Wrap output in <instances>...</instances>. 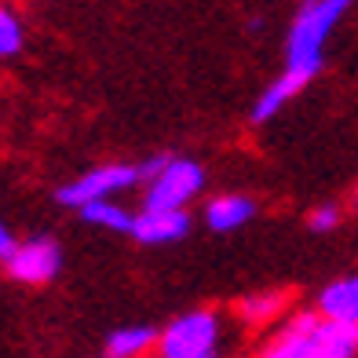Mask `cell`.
Listing matches in <instances>:
<instances>
[{"instance_id": "obj_2", "label": "cell", "mask_w": 358, "mask_h": 358, "mask_svg": "<svg viewBox=\"0 0 358 358\" xmlns=\"http://www.w3.org/2000/svg\"><path fill=\"white\" fill-rule=\"evenodd\" d=\"M227 322L216 307H194L161 329L157 358H223Z\"/></svg>"}, {"instance_id": "obj_1", "label": "cell", "mask_w": 358, "mask_h": 358, "mask_svg": "<svg viewBox=\"0 0 358 358\" xmlns=\"http://www.w3.org/2000/svg\"><path fill=\"white\" fill-rule=\"evenodd\" d=\"M344 11L348 0H307V4H300L285 34V70L315 80L325 66V41L333 37Z\"/></svg>"}, {"instance_id": "obj_8", "label": "cell", "mask_w": 358, "mask_h": 358, "mask_svg": "<svg viewBox=\"0 0 358 358\" xmlns=\"http://www.w3.org/2000/svg\"><path fill=\"white\" fill-rule=\"evenodd\" d=\"M190 234V216L187 213H136V231L132 238L139 245H176Z\"/></svg>"}, {"instance_id": "obj_12", "label": "cell", "mask_w": 358, "mask_h": 358, "mask_svg": "<svg viewBox=\"0 0 358 358\" xmlns=\"http://www.w3.org/2000/svg\"><path fill=\"white\" fill-rule=\"evenodd\" d=\"M285 303H289V292L285 289L249 292V296H241L234 303V318L241 325H249V329H267V325H274V318L285 311Z\"/></svg>"}, {"instance_id": "obj_14", "label": "cell", "mask_w": 358, "mask_h": 358, "mask_svg": "<svg viewBox=\"0 0 358 358\" xmlns=\"http://www.w3.org/2000/svg\"><path fill=\"white\" fill-rule=\"evenodd\" d=\"M22 41H26L22 19L11 8H0V55H4V59L19 55L22 52Z\"/></svg>"}, {"instance_id": "obj_13", "label": "cell", "mask_w": 358, "mask_h": 358, "mask_svg": "<svg viewBox=\"0 0 358 358\" xmlns=\"http://www.w3.org/2000/svg\"><path fill=\"white\" fill-rule=\"evenodd\" d=\"M80 220L92 223V227L117 231V234H132L136 231V213H132V208H124L121 201H95L88 208H80Z\"/></svg>"}, {"instance_id": "obj_5", "label": "cell", "mask_w": 358, "mask_h": 358, "mask_svg": "<svg viewBox=\"0 0 358 358\" xmlns=\"http://www.w3.org/2000/svg\"><path fill=\"white\" fill-rule=\"evenodd\" d=\"M4 271L19 285H48L62 271V249L52 234H34L19 245V252L11 256V264H4Z\"/></svg>"}, {"instance_id": "obj_20", "label": "cell", "mask_w": 358, "mask_h": 358, "mask_svg": "<svg viewBox=\"0 0 358 358\" xmlns=\"http://www.w3.org/2000/svg\"><path fill=\"white\" fill-rule=\"evenodd\" d=\"M154 358H157V355H154Z\"/></svg>"}, {"instance_id": "obj_17", "label": "cell", "mask_w": 358, "mask_h": 358, "mask_svg": "<svg viewBox=\"0 0 358 358\" xmlns=\"http://www.w3.org/2000/svg\"><path fill=\"white\" fill-rule=\"evenodd\" d=\"M19 245H22V241L15 238L11 227H8V223H0V259H4V264H11V256L19 252Z\"/></svg>"}, {"instance_id": "obj_4", "label": "cell", "mask_w": 358, "mask_h": 358, "mask_svg": "<svg viewBox=\"0 0 358 358\" xmlns=\"http://www.w3.org/2000/svg\"><path fill=\"white\" fill-rule=\"evenodd\" d=\"M139 183V169L136 165H117V161H110V165H95L88 172H80L77 179H70L66 187H59V205L66 208H88L95 201H113V194H121L128 187Z\"/></svg>"}, {"instance_id": "obj_18", "label": "cell", "mask_w": 358, "mask_h": 358, "mask_svg": "<svg viewBox=\"0 0 358 358\" xmlns=\"http://www.w3.org/2000/svg\"><path fill=\"white\" fill-rule=\"evenodd\" d=\"M245 26H249V29H252V34H259V29H264V19H249V22H245Z\"/></svg>"}, {"instance_id": "obj_6", "label": "cell", "mask_w": 358, "mask_h": 358, "mask_svg": "<svg viewBox=\"0 0 358 358\" xmlns=\"http://www.w3.org/2000/svg\"><path fill=\"white\" fill-rule=\"evenodd\" d=\"M318 311H300L285 325L274 329V336L264 344L256 358H315V340H318Z\"/></svg>"}, {"instance_id": "obj_11", "label": "cell", "mask_w": 358, "mask_h": 358, "mask_svg": "<svg viewBox=\"0 0 358 358\" xmlns=\"http://www.w3.org/2000/svg\"><path fill=\"white\" fill-rule=\"evenodd\" d=\"M252 216H256V201L245 198V194H216L205 205V223L216 234H231L238 227H245Z\"/></svg>"}, {"instance_id": "obj_3", "label": "cell", "mask_w": 358, "mask_h": 358, "mask_svg": "<svg viewBox=\"0 0 358 358\" xmlns=\"http://www.w3.org/2000/svg\"><path fill=\"white\" fill-rule=\"evenodd\" d=\"M205 190V169L194 157H172L169 169L154 183H146L143 208L146 213H187L190 201Z\"/></svg>"}, {"instance_id": "obj_10", "label": "cell", "mask_w": 358, "mask_h": 358, "mask_svg": "<svg viewBox=\"0 0 358 358\" xmlns=\"http://www.w3.org/2000/svg\"><path fill=\"white\" fill-rule=\"evenodd\" d=\"M161 344L157 325H121V329L106 333L103 358H154Z\"/></svg>"}, {"instance_id": "obj_7", "label": "cell", "mask_w": 358, "mask_h": 358, "mask_svg": "<svg viewBox=\"0 0 358 358\" xmlns=\"http://www.w3.org/2000/svg\"><path fill=\"white\" fill-rule=\"evenodd\" d=\"M307 85H311V77L292 73V70H282L264 92H259V99H256L252 110H249V121H252V124H267V121H274V117H278V113H282L292 99H296V95H300Z\"/></svg>"}, {"instance_id": "obj_19", "label": "cell", "mask_w": 358, "mask_h": 358, "mask_svg": "<svg viewBox=\"0 0 358 358\" xmlns=\"http://www.w3.org/2000/svg\"><path fill=\"white\" fill-rule=\"evenodd\" d=\"M355 208H358V190H355Z\"/></svg>"}, {"instance_id": "obj_15", "label": "cell", "mask_w": 358, "mask_h": 358, "mask_svg": "<svg viewBox=\"0 0 358 358\" xmlns=\"http://www.w3.org/2000/svg\"><path fill=\"white\" fill-rule=\"evenodd\" d=\"M340 220H344V213H340L336 201H325V205H315L311 216H307V227H311L315 234H325V231H336Z\"/></svg>"}, {"instance_id": "obj_9", "label": "cell", "mask_w": 358, "mask_h": 358, "mask_svg": "<svg viewBox=\"0 0 358 358\" xmlns=\"http://www.w3.org/2000/svg\"><path fill=\"white\" fill-rule=\"evenodd\" d=\"M315 311L322 318H329V322H340V325L358 329V274H344V278L325 285L318 292Z\"/></svg>"}, {"instance_id": "obj_16", "label": "cell", "mask_w": 358, "mask_h": 358, "mask_svg": "<svg viewBox=\"0 0 358 358\" xmlns=\"http://www.w3.org/2000/svg\"><path fill=\"white\" fill-rule=\"evenodd\" d=\"M176 154H154V157H146V161H139V183L146 187V183H154V179L161 176V172H165L169 169V161H172Z\"/></svg>"}]
</instances>
